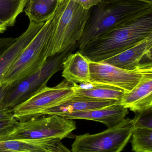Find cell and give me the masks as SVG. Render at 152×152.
<instances>
[{"label": "cell", "instance_id": "obj_1", "mask_svg": "<svg viewBox=\"0 0 152 152\" xmlns=\"http://www.w3.org/2000/svg\"><path fill=\"white\" fill-rule=\"evenodd\" d=\"M152 12V5L136 0H102L90 9L89 18L79 41V50L119 26Z\"/></svg>", "mask_w": 152, "mask_h": 152}, {"label": "cell", "instance_id": "obj_2", "mask_svg": "<svg viewBox=\"0 0 152 152\" xmlns=\"http://www.w3.org/2000/svg\"><path fill=\"white\" fill-rule=\"evenodd\" d=\"M152 34V12L130 20L87 43L79 51L90 61H102Z\"/></svg>", "mask_w": 152, "mask_h": 152}, {"label": "cell", "instance_id": "obj_3", "mask_svg": "<svg viewBox=\"0 0 152 152\" xmlns=\"http://www.w3.org/2000/svg\"><path fill=\"white\" fill-rule=\"evenodd\" d=\"M90 11L74 0H64L59 4L52 21L47 48L48 58L62 52L79 41Z\"/></svg>", "mask_w": 152, "mask_h": 152}, {"label": "cell", "instance_id": "obj_4", "mask_svg": "<svg viewBox=\"0 0 152 152\" xmlns=\"http://www.w3.org/2000/svg\"><path fill=\"white\" fill-rule=\"evenodd\" d=\"M77 48L76 43L59 54L47 59L43 67L35 74L7 86L2 101L3 108L12 110L47 86L49 80L62 68L66 57Z\"/></svg>", "mask_w": 152, "mask_h": 152}, {"label": "cell", "instance_id": "obj_5", "mask_svg": "<svg viewBox=\"0 0 152 152\" xmlns=\"http://www.w3.org/2000/svg\"><path fill=\"white\" fill-rule=\"evenodd\" d=\"M53 18L45 22L11 65L0 85L8 86L35 74L43 67L48 58L47 48Z\"/></svg>", "mask_w": 152, "mask_h": 152}, {"label": "cell", "instance_id": "obj_6", "mask_svg": "<svg viewBox=\"0 0 152 152\" xmlns=\"http://www.w3.org/2000/svg\"><path fill=\"white\" fill-rule=\"evenodd\" d=\"M76 129V122L73 119L55 115L37 116L18 121L13 131L1 138L0 142L52 138L62 140Z\"/></svg>", "mask_w": 152, "mask_h": 152}, {"label": "cell", "instance_id": "obj_7", "mask_svg": "<svg viewBox=\"0 0 152 152\" xmlns=\"http://www.w3.org/2000/svg\"><path fill=\"white\" fill-rule=\"evenodd\" d=\"M134 123L128 118L101 133L76 136L71 152H121L131 139Z\"/></svg>", "mask_w": 152, "mask_h": 152}, {"label": "cell", "instance_id": "obj_8", "mask_svg": "<svg viewBox=\"0 0 152 152\" xmlns=\"http://www.w3.org/2000/svg\"><path fill=\"white\" fill-rule=\"evenodd\" d=\"M73 85L64 80L53 87H46L12 110L18 121L40 116L45 110L57 106L74 94Z\"/></svg>", "mask_w": 152, "mask_h": 152}, {"label": "cell", "instance_id": "obj_9", "mask_svg": "<svg viewBox=\"0 0 152 152\" xmlns=\"http://www.w3.org/2000/svg\"><path fill=\"white\" fill-rule=\"evenodd\" d=\"M90 82L115 87L125 92H130L142 76L152 71V63L143 64L134 70H128L103 61H90Z\"/></svg>", "mask_w": 152, "mask_h": 152}, {"label": "cell", "instance_id": "obj_10", "mask_svg": "<svg viewBox=\"0 0 152 152\" xmlns=\"http://www.w3.org/2000/svg\"><path fill=\"white\" fill-rule=\"evenodd\" d=\"M152 34L131 48L102 61L128 70H134L143 64L152 63Z\"/></svg>", "mask_w": 152, "mask_h": 152}, {"label": "cell", "instance_id": "obj_11", "mask_svg": "<svg viewBox=\"0 0 152 152\" xmlns=\"http://www.w3.org/2000/svg\"><path fill=\"white\" fill-rule=\"evenodd\" d=\"M129 109L120 103L84 111L62 113L59 116L69 119H84L101 122L107 127L117 125L128 114Z\"/></svg>", "mask_w": 152, "mask_h": 152}, {"label": "cell", "instance_id": "obj_12", "mask_svg": "<svg viewBox=\"0 0 152 152\" xmlns=\"http://www.w3.org/2000/svg\"><path fill=\"white\" fill-rule=\"evenodd\" d=\"M120 104L135 113L152 108V71L144 74L130 92H125Z\"/></svg>", "mask_w": 152, "mask_h": 152}, {"label": "cell", "instance_id": "obj_13", "mask_svg": "<svg viewBox=\"0 0 152 152\" xmlns=\"http://www.w3.org/2000/svg\"><path fill=\"white\" fill-rule=\"evenodd\" d=\"M58 138L12 140L0 142V152H65L67 147Z\"/></svg>", "mask_w": 152, "mask_h": 152}, {"label": "cell", "instance_id": "obj_14", "mask_svg": "<svg viewBox=\"0 0 152 152\" xmlns=\"http://www.w3.org/2000/svg\"><path fill=\"white\" fill-rule=\"evenodd\" d=\"M119 103L116 100H100L74 94L57 106L45 110L41 113L40 116L51 115L59 116L62 113L100 109Z\"/></svg>", "mask_w": 152, "mask_h": 152}, {"label": "cell", "instance_id": "obj_15", "mask_svg": "<svg viewBox=\"0 0 152 152\" xmlns=\"http://www.w3.org/2000/svg\"><path fill=\"white\" fill-rule=\"evenodd\" d=\"M46 22H29L27 29L0 56V84L11 65L35 36Z\"/></svg>", "mask_w": 152, "mask_h": 152}, {"label": "cell", "instance_id": "obj_16", "mask_svg": "<svg viewBox=\"0 0 152 152\" xmlns=\"http://www.w3.org/2000/svg\"><path fill=\"white\" fill-rule=\"evenodd\" d=\"M90 61L80 52L69 54L62 63V76L69 83L90 82Z\"/></svg>", "mask_w": 152, "mask_h": 152}, {"label": "cell", "instance_id": "obj_17", "mask_svg": "<svg viewBox=\"0 0 152 152\" xmlns=\"http://www.w3.org/2000/svg\"><path fill=\"white\" fill-rule=\"evenodd\" d=\"M72 85L75 95L100 100H114L120 103L125 93L122 89L115 87L92 82Z\"/></svg>", "mask_w": 152, "mask_h": 152}, {"label": "cell", "instance_id": "obj_18", "mask_svg": "<svg viewBox=\"0 0 152 152\" xmlns=\"http://www.w3.org/2000/svg\"><path fill=\"white\" fill-rule=\"evenodd\" d=\"M59 0H27L25 12L30 22H46L54 16Z\"/></svg>", "mask_w": 152, "mask_h": 152}, {"label": "cell", "instance_id": "obj_19", "mask_svg": "<svg viewBox=\"0 0 152 152\" xmlns=\"http://www.w3.org/2000/svg\"><path fill=\"white\" fill-rule=\"evenodd\" d=\"M27 0H0V20L7 27L14 26L17 17L22 12Z\"/></svg>", "mask_w": 152, "mask_h": 152}, {"label": "cell", "instance_id": "obj_20", "mask_svg": "<svg viewBox=\"0 0 152 152\" xmlns=\"http://www.w3.org/2000/svg\"><path fill=\"white\" fill-rule=\"evenodd\" d=\"M131 138L134 152H152V129L134 128Z\"/></svg>", "mask_w": 152, "mask_h": 152}, {"label": "cell", "instance_id": "obj_21", "mask_svg": "<svg viewBox=\"0 0 152 152\" xmlns=\"http://www.w3.org/2000/svg\"><path fill=\"white\" fill-rule=\"evenodd\" d=\"M134 126L137 128L152 129V108L135 113Z\"/></svg>", "mask_w": 152, "mask_h": 152}, {"label": "cell", "instance_id": "obj_22", "mask_svg": "<svg viewBox=\"0 0 152 152\" xmlns=\"http://www.w3.org/2000/svg\"><path fill=\"white\" fill-rule=\"evenodd\" d=\"M18 121L14 117L0 120V139L10 134L15 128Z\"/></svg>", "mask_w": 152, "mask_h": 152}, {"label": "cell", "instance_id": "obj_23", "mask_svg": "<svg viewBox=\"0 0 152 152\" xmlns=\"http://www.w3.org/2000/svg\"><path fill=\"white\" fill-rule=\"evenodd\" d=\"M17 38L4 37L0 38V56L17 40Z\"/></svg>", "mask_w": 152, "mask_h": 152}, {"label": "cell", "instance_id": "obj_24", "mask_svg": "<svg viewBox=\"0 0 152 152\" xmlns=\"http://www.w3.org/2000/svg\"><path fill=\"white\" fill-rule=\"evenodd\" d=\"M85 10H90L101 1L102 0H74Z\"/></svg>", "mask_w": 152, "mask_h": 152}, {"label": "cell", "instance_id": "obj_25", "mask_svg": "<svg viewBox=\"0 0 152 152\" xmlns=\"http://www.w3.org/2000/svg\"><path fill=\"white\" fill-rule=\"evenodd\" d=\"M13 117L12 110L4 108L0 109V120L10 118Z\"/></svg>", "mask_w": 152, "mask_h": 152}, {"label": "cell", "instance_id": "obj_26", "mask_svg": "<svg viewBox=\"0 0 152 152\" xmlns=\"http://www.w3.org/2000/svg\"><path fill=\"white\" fill-rule=\"evenodd\" d=\"M7 88V86L0 85V109L4 108L2 106V101L5 95Z\"/></svg>", "mask_w": 152, "mask_h": 152}, {"label": "cell", "instance_id": "obj_27", "mask_svg": "<svg viewBox=\"0 0 152 152\" xmlns=\"http://www.w3.org/2000/svg\"><path fill=\"white\" fill-rule=\"evenodd\" d=\"M7 26L5 23L0 20V34L3 33L6 31L7 28Z\"/></svg>", "mask_w": 152, "mask_h": 152}, {"label": "cell", "instance_id": "obj_28", "mask_svg": "<svg viewBox=\"0 0 152 152\" xmlns=\"http://www.w3.org/2000/svg\"><path fill=\"white\" fill-rule=\"evenodd\" d=\"M136 1L146 3L150 4V5H152V0H136Z\"/></svg>", "mask_w": 152, "mask_h": 152}, {"label": "cell", "instance_id": "obj_29", "mask_svg": "<svg viewBox=\"0 0 152 152\" xmlns=\"http://www.w3.org/2000/svg\"><path fill=\"white\" fill-rule=\"evenodd\" d=\"M64 1V0H59V3L61 2H62V1Z\"/></svg>", "mask_w": 152, "mask_h": 152}]
</instances>
